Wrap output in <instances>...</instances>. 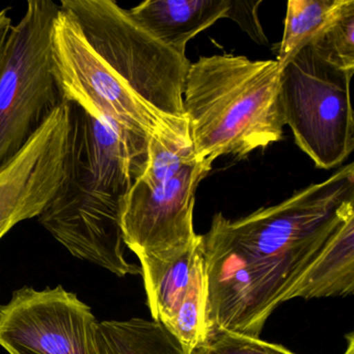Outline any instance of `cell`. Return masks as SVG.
Here are the masks:
<instances>
[{
    "mask_svg": "<svg viewBox=\"0 0 354 354\" xmlns=\"http://www.w3.org/2000/svg\"><path fill=\"white\" fill-rule=\"evenodd\" d=\"M53 24L55 78L67 102L147 150L159 133H189L183 88L190 62L113 0H63Z\"/></svg>",
    "mask_w": 354,
    "mask_h": 354,
    "instance_id": "2",
    "label": "cell"
},
{
    "mask_svg": "<svg viewBox=\"0 0 354 354\" xmlns=\"http://www.w3.org/2000/svg\"><path fill=\"white\" fill-rule=\"evenodd\" d=\"M310 45L337 69L354 71V0H348L341 15Z\"/></svg>",
    "mask_w": 354,
    "mask_h": 354,
    "instance_id": "15",
    "label": "cell"
},
{
    "mask_svg": "<svg viewBox=\"0 0 354 354\" xmlns=\"http://www.w3.org/2000/svg\"><path fill=\"white\" fill-rule=\"evenodd\" d=\"M13 28V21L9 15V9L0 11V67L3 63V55H5L6 46H7L8 39Z\"/></svg>",
    "mask_w": 354,
    "mask_h": 354,
    "instance_id": "18",
    "label": "cell"
},
{
    "mask_svg": "<svg viewBox=\"0 0 354 354\" xmlns=\"http://www.w3.org/2000/svg\"><path fill=\"white\" fill-rule=\"evenodd\" d=\"M353 74L327 63L310 45L281 67L279 98L283 121L296 145L318 169L339 167L353 152Z\"/></svg>",
    "mask_w": 354,
    "mask_h": 354,
    "instance_id": "6",
    "label": "cell"
},
{
    "mask_svg": "<svg viewBox=\"0 0 354 354\" xmlns=\"http://www.w3.org/2000/svg\"><path fill=\"white\" fill-rule=\"evenodd\" d=\"M231 0H148L129 10L159 42L186 55L190 40L227 16Z\"/></svg>",
    "mask_w": 354,
    "mask_h": 354,
    "instance_id": "10",
    "label": "cell"
},
{
    "mask_svg": "<svg viewBox=\"0 0 354 354\" xmlns=\"http://www.w3.org/2000/svg\"><path fill=\"white\" fill-rule=\"evenodd\" d=\"M59 10L51 0H30L8 39L0 67V167L67 102L53 70V24Z\"/></svg>",
    "mask_w": 354,
    "mask_h": 354,
    "instance_id": "5",
    "label": "cell"
},
{
    "mask_svg": "<svg viewBox=\"0 0 354 354\" xmlns=\"http://www.w3.org/2000/svg\"><path fill=\"white\" fill-rule=\"evenodd\" d=\"M348 0H289L277 59L283 67L310 45L345 9Z\"/></svg>",
    "mask_w": 354,
    "mask_h": 354,
    "instance_id": "14",
    "label": "cell"
},
{
    "mask_svg": "<svg viewBox=\"0 0 354 354\" xmlns=\"http://www.w3.org/2000/svg\"><path fill=\"white\" fill-rule=\"evenodd\" d=\"M279 75L275 59L215 55L190 64L183 109L196 160L244 158L283 138Z\"/></svg>",
    "mask_w": 354,
    "mask_h": 354,
    "instance_id": "4",
    "label": "cell"
},
{
    "mask_svg": "<svg viewBox=\"0 0 354 354\" xmlns=\"http://www.w3.org/2000/svg\"><path fill=\"white\" fill-rule=\"evenodd\" d=\"M262 1L231 0V7L225 18L234 20L240 28L259 44L267 45V38L258 18V7Z\"/></svg>",
    "mask_w": 354,
    "mask_h": 354,
    "instance_id": "17",
    "label": "cell"
},
{
    "mask_svg": "<svg viewBox=\"0 0 354 354\" xmlns=\"http://www.w3.org/2000/svg\"><path fill=\"white\" fill-rule=\"evenodd\" d=\"M153 320L171 328L192 290L206 279L200 240L185 252L163 261L140 264Z\"/></svg>",
    "mask_w": 354,
    "mask_h": 354,
    "instance_id": "11",
    "label": "cell"
},
{
    "mask_svg": "<svg viewBox=\"0 0 354 354\" xmlns=\"http://www.w3.org/2000/svg\"><path fill=\"white\" fill-rule=\"evenodd\" d=\"M352 216L353 163L241 218L216 213L201 235L208 333L260 337L270 315L289 301L327 242Z\"/></svg>",
    "mask_w": 354,
    "mask_h": 354,
    "instance_id": "1",
    "label": "cell"
},
{
    "mask_svg": "<svg viewBox=\"0 0 354 354\" xmlns=\"http://www.w3.org/2000/svg\"><path fill=\"white\" fill-rule=\"evenodd\" d=\"M354 291V216L333 234L290 294L294 298L339 297Z\"/></svg>",
    "mask_w": 354,
    "mask_h": 354,
    "instance_id": "12",
    "label": "cell"
},
{
    "mask_svg": "<svg viewBox=\"0 0 354 354\" xmlns=\"http://www.w3.org/2000/svg\"><path fill=\"white\" fill-rule=\"evenodd\" d=\"M347 348L344 354H354V333L346 335ZM189 354H296L279 344L225 330L211 331Z\"/></svg>",
    "mask_w": 354,
    "mask_h": 354,
    "instance_id": "16",
    "label": "cell"
},
{
    "mask_svg": "<svg viewBox=\"0 0 354 354\" xmlns=\"http://www.w3.org/2000/svg\"><path fill=\"white\" fill-rule=\"evenodd\" d=\"M194 161L158 185L136 179L121 203L124 243L142 263L173 258L200 240L194 227L196 189L212 169Z\"/></svg>",
    "mask_w": 354,
    "mask_h": 354,
    "instance_id": "7",
    "label": "cell"
},
{
    "mask_svg": "<svg viewBox=\"0 0 354 354\" xmlns=\"http://www.w3.org/2000/svg\"><path fill=\"white\" fill-rule=\"evenodd\" d=\"M96 317L62 286L24 287L0 304V346L10 354H99Z\"/></svg>",
    "mask_w": 354,
    "mask_h": 354,
    "instance_id": "8",
    "label": "cell"
},
{
    "mask_svg": "<svg viewBox=\"0 0 354 354\" xmlns=\"http://www.w3.org/2000/svg\"><path fill=\"white\" fill-rule=\"evenodd\" d=\"M147 159L148 151L71 103L63 179L39 221L72 256L119 277L142 274L125 258L121 203L144 173Z\"/></svg>",
    "mask_w": 354,
    "mask_h": 354,
    "instance_id": "3",
    "label": "cell"
},
{
    "mask_svg": "<svg viewBox=\"0 0 354 354\" xmlns=\"http://www.w3.org/2000/svg\"><path fill=\"white\" fill-rule=\"evenodd\" d=\"M95 337L99 354H189L165 325L153 319L98 321Z\"/></svg>",
    "mask_w": 354,
    "mask_h": 354,
    "instance_id": "13",
    "label": "cell"
},
{
    "mask_svg": "<svg viewBox=\"0 0 354 354\" xmlns=\"http://www.w3.org/2000/svg\"><path fill=\"white\" fill-rule=\"evenodd\" d=\"M71 130L64 102L13 159L0 167V239L18 223L38 217L63 179Z\"/></svg>",
    "mask_w": 354,
    "mask_h": 354,
    "instance_id": "9",
    "label": "cell"
}]
</instances>
